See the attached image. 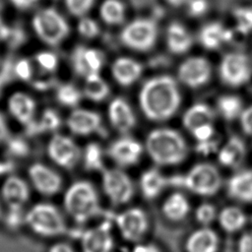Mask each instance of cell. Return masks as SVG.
<instances>
[{
    "mask_svg": "<svg viewBox=\"0 0 252 252\" xmlns=\"http://www.w3.org/2000/svg\"><path fill=\"white\" fill-rule=\"evenodd\" d=\"M140 107L145 116L153 121L171 118L181 103V94L175 80L166 75L148 80L139 94Z\"/></svg>",
    "mask_w": 252,
    "mask_h": 252,
    "instance_id": "1",
    "label": "cell"
},
{
    "mask_svg": "<svg viewBox=\"0 0 252 252\" xmlns=\"http://www.w3.org/2000/svg\"><path fill=\"white\" fill-rule=\"evenodd\" d=\"M150 158L158 165H174L182 162L188 154V146L182 135L170 128L152 131L146 140Z\"/></svg>",
    "mask_w": 252,
    "mask_h": 252,
    "instance_id": "2",
    "label": "cell"
},
{
    "mask_svg": "<svg viewBox=\"0 0 252 252\" xmlns=\"http://www.w3.org/2000/svg\"><path fill=\"white\" fill-rule=\"evenodd\" d=\"M63 206L75 222L85 223L95 217L100 210L98 193L92 182L77 180L66 189Z\"/></svg>",
    "mask_w": 252,
    "mask_h": 252,
    "instance_id": "3",
    "label": "cell"
},
{
    "mask_svg": "<svg viewBox=\"0 0 252 252\" xmlns=\"http://www.w3.org/2000/svg\"><path fill=\"white\" fill-rule=\"evenodd\" d=\"M25 222L30 229L41 237H55L67 230L65 219L60 210L51 203L34 204L25 214Z\"/></svg>",
    "mask_w": 252,
    "mask_h": 252,
    "instance_id": "4",
    "label": "cell"
},
{
    "mask_svg": "<svg viewBox=\"0 0 252 252\" xmlns=\"http://www.w3.org/2000/svg\"><path fill=\"white\" fill-rule=\"evenodd\" d=\"M36 36L50 46L59 45L69 34L70 28L64 17L53 8L36 12L32 21Z\"/></svg>",
    "mask_w": 252,
    "mask_h": 252,
    "instance_id": "5",
    "label": "cell"
},
{
    "mask_svg": "<svg viewBox=\"0 0 252 252\" xmlns=\"http://www.w3.org/2000/svg\"><path fill=\"white\" fill-rule=\"evenodd\" d=\"M158 26L148 18H138L126 24L120 32L122 43L137 51L151 49L158 38Z\"/></svg>",
    "mask_w": 252,
    "mask_h": 252,
    "instance_id": "6",
    "label": "cell"
},
{
    "mask_svg": "<svg viewBox=\"0 0 252 252\" xmlns=\"http://www.w3.org/2000/svg\"><path fill=\"white\" fill-rule=\"evenodd\" d=\"M221 177L211 163H198L183 176V186L201 196H213L220 188Z\"/></svg>",
    "mask_w": 252,
    "mask_h": 252,
    "instance_id": "7",
    "label": "cell"
},
{
    "mask_svg": "<svg viewBox=\"0 0 252 252\" xmlns=\"http://www.w3.org/2000/svg\"><path fill=\"white\" fill-rule=\"evenodd\" d=\"M101 184L104 194L113 205H124L134 195L133 181L127 173L119 168L103 169Z\"/></svg>",
    "mask_w": 252,
    "mask_h": 252,
    "instance_id": "8",
    "label": "cell"
},
{
    "mask_svg": "<svg viewBox=\"0 0 252 252\" xmlns=\"http://www.w3.org/2000/svg\"><path fill=\"white\" fill-rule=\"evenodd\" d=\"M46 152L48 158L64 169H73L82 158V151L75 140L60 133L49 139Z\"/></svg>",
    "mask_w": 252,
    "mask_h": 252,
    "instance_id": "9",
    "label": "cell"
},
{
    "mask_svg": "<svg viewBox=\"0 0 252 252\" xmlns=\"http://www.w3.org/2000/svg\"><path fill=\"white\" fill-rule=\"evenodd\" d=\"M221 81L230 87H240L247 83L252 75V67L249 58L242 52L226 53L219 67Z\"/></svg>",
    "mask_w": 252,
    "mask_h": 252,
    "instance_id": "10",
    "label": "cell"
},
{
    "mask_svg": "<svg viewBox=\"0 0 252 252\" xmlns=\"http://www.w3.org/2000/svg\"><path fill=\"white\" fill-rule=\"evenodd\" d=\"M28 175L32 187L43 196H54L63 187L61 175L44 163L33 162L31 164L28 168Z\"/></svg>",
    "mask_w": 252,
    "mask_h": 252,
    "instance_id": "11",
    "label": "cell"
},
{
    "mask_svg": "<svg viewBox=\"0 0 252 252\" xmlns=\"http://www.w3.org/2000/svg\"><path fill=\"white\" fill-rule=\"evenodd\" d=\"M177 76L185 86L192 89L201 88L209 83L212 76V67L206 58L192 56L179 65Z\"/></svg>",
    "mask_w": 252,
    "mask_h": 252,
    "instance_id": "12",
    "label": "cell"
},
{
    "mask_svg": "<svg viewBox=\"0 0 252 252\" xmlns=\"http://www.w3.org/2000/svg\"><path fill=\"white\" fill-rule=\"evenodd\" d=\"M116 225L127 241H139L149 228V220L145 212L139 208L128 209L115 218Z\"/></svg>",
    "mask_w": 252,
    "mask_h": 252,
    "instance_id": "13",
    "label": "cell"
},
{
    "mask_svg": "<svg viewBox=\"0 0 252 252\" xmlns=\"http://www.w3.org/2000/svg\"><path fill=\"white\" fill-rule=\"evenodd\" d=\"M71 64L74 72L85 79L100 73L104 64V55L96 48L80 45L71 55Z\"/></svg>",
    "mask_w": 252,
    "mask_h": 252,
    "instance_id": "14",
    "label": "cell"
},
{
    "mask_svg": "<svg viewBox=\"0 0 252 252\" xmlns=\"http://www.w3.org/2000/svg\"><path fill=\"white\" fill-rule=\"evenodd\" d=\"M101 116L94 110L87 108H74L66 118V126L69 131L80 137H87L101 129Z\"/></svg>",
    "mask_w": 252,
    "mask_h": 252,
    "instance_id": "15",
    "label": "cell"
},
{
    "mask_svg": "<svg viewBox=\"0 0 252 252\" xmlns=\"http://www.w3.org/2000/svg\"><path fill=\"white\" fill-rule=\"evenodd\" d=\"M30 197L31 189L25 179L12 174L5 178L1 186V198L9 210L21 211Z\"/></svg>",
    "mask_w": 252,
    "mask_h": 252,
    "instance_id": "16",
    "label": "cell"
},
{
    "mask_svg": "<svg viewBox=\"0 0 252 252\" xmlns=\"http://www.w3.org/2000/svg\"><path fill=\"white\" fill-rule=\"evenodd\" d=\"M142 153V145L135 139L127 136L113 141L107 150L108 157L119 166H130L137 163Z\"/></svg>",
    "mask_w": 252,
    "mask_h": 252,
    "instance_id": "17",
    "label": "cell"
},
{
    "mask_svg": "<svg viewBox=\"0 0 252 252\" xmlns=\"http://www.w3.org/2000/svg\"><path fill=\"white\" fill-rule=\"evenodd\" d=\"M82 252H111L113 238L109 222H102L85 230L81 235Z\"/></svg>",
    "mask_w": 252,
    "mask_h": 252,
    "instance_id": "18",
    "label": "cell"
},
{
    "mask_svg": "<svg viewBox=\"0 0 252 252\" xmlns=\"http://www.w3.org/2000/svg\"><path fill=\"white\" fill-rule=\"evenodd\" d=\"M10 115L20 124L29 127L33 121L36 112V101L25 92L13 93L7 100Z\"/></svg>",
    "mask_w": 252,
    "mask_h": 252,
    "instance_id": "19",
    "label": "cell"
},
{
    "mask_svg": "<svg viewBox=\"0 0 252 252\" xmlns=\"http://www.w3.org/2000/svg\"><path fill=\"white\" fill-rule=\"evenodd\" d=\"M107 115L111 126L118 132L125 134L136 125V116L131 105L123 97L113 98L107 109Z\"/></svg>",
    "mask_w": 252,
    "mask_h": 252,
    "instance_id": "20",
    "label": "cell"
},
{
    "mask_svg": "<svg viewBox=\"0 0 252 252\" xmlns=\"http://www.w3.org/2000/svg\"><path fill=\"white\" fill-rule=\"evenodd\" d=\"M142 72V64L130 57H118L111 65L112 77L122 87L133 85L141 77Z\"/></svg>",
    "mask_w": 252,
    "mask_h": 252,
    "instance_id": "21",
    "label": "cell"
},
{
    "mask_svg": "<svg viewBox=\"0 0 252 252\" xmlns=\"http://www.w3.org/2000/svg\"><path fill=\"white\" fill-rule=\"evenodd\" d=\"M165 38L169 51L174 54L187 52L193 44V37L190 32L184 25L178 22H172L168 25Z\"/></svg>",
    "mask_w": 252,
    "mask_h": 252,
    "instance_id": "22",
    "label": "cell"
},
{
    "mask_svg": "<svg viewBox=\"0 0 252 252\" xmlns=\"http://www.w3.org/2000/svg\"><path fill=\"white\" fill-rule=\"evenodd\" d=\"M200 43L209 50H216L230 39V32L219 22H211L199 32Z\"/></svg>",
    "mask_w": 252,
    "mask_h": 252,
    "instance_id": "23",
    "label": "cell"
},
{
    "mask_svg": "<svg viewBox=\"0 0 252 252\" xmlns=\"http://www.w3.org/2000/svg\"><path fill=\"white\" fill-rule=\"evenodd\" d=\"M220 245L218 234L211 228L203 227L194 231L187 239L186 252H217Z\"/></svg>",
    "mask_w": 252,
    "mask_h": 252,
    "instance_id": "24",
    "label": "cell"
},
{
    "mask_svg": "<svg viewBox=\"0 0 252 252\" xmlns=\"http://www.w3.org/2000/svg\"><path fill=\"white\" fill-rule=\"evenodd\" d=\"M228 195L240 202H252V170H243L233 175L227 182Z\"/></svg>",
    "mask_w": 252,
    "mask_h": 252,
    "instance_id": "25",
    "label": "cell"
},
{
    "mask_svg": "<svg viewBox=\"0 0 252 252\" xmlns=\"http://www.w3.org/2000/svg\"><path fill=\"white\" fill-rule=\"evenodd\" d=\"M246 156L244 142L237 136H232L219 152V161L227 167H236L242 163Z\"/></svg>",
    "mask_w": 252,
    "mask_h": 252,
    "instance_id": "26",
    "label": "cell"
},
{
    "mask_svg": "<svg viewBox=\"0 0 252 252\" xmlns=\"http://www.w3.org/2000/svg\"><path fill=\"white\" fill-rule=\"evenodd\" d=\"M213 119L214 111L208 104L196 103L185 111L182 123L186 129L192 132L202 125L212 124Z\"/></svg>",
    "mask_w": 252,
    "mask_h": 252,
    "instance_id": "27",
    "label": "cell"
},
{
    "mask_svg": "<svg viewBox=\"0 0 252 252\" xmlns=\"http://www.w3.org/2000/svg\"><path fill=\"white\" fill-rule=\"evenodd\" d=\"M167 185L168 179L156 168H151L145 171L140 179L142 193L147 199L158 197Z\"/></svg>",
    "mask_w": 252,
    "mask_h": 252,
    "instance_id": "28",
    "label": "cell"
},
{
    "mask_svg": "<svg viewBox=\"0 0 252 252\" xmlns=\"http://www.w3.org/2000/svg\"><path fill=\"white\" fill-rule=\"evenodd\" d=\"M82 92L88 99L94 102H101L109 95L110 88L100 74H94L85 78Z\"/></svg>",
    "mask_w": 252,
    "mask_h": 252,
    "instance_id": "29",
    "label": "cell"
},
{
    "mask_svg": "<svg viewBox=\"0 0 252 252\" xmlns=\"http://www.w3.org/2000/svg\"><path fill=\"white\" fill-rule=\"evenodd\" d=\"M190 211V205L187 198L181 193H173L162 205L164 216L173 221L182 220Z\"/></svg>",
    "mask_w": 252,
    "mask_h": 252,
    "instance_id": "30",
    "label": "cell"
},
{
    "mask_svg": "<svg viewBox=\"0 0 252 252\" xmlns=\"http://www.w3.org/2000/svg\"><path fill=\"white\" fill-rule=\"evenodd\" d=\"M219 222L226 232H235L246 223V216L237 207H226L219 215Z\"/></svg>",
    "mask_w": 252,
    "mask_h": 252,
    "instance_id": "31",
    "label": "cell"
},
{
    "mask_svg": "<svg viewBox=\"0 0 252 252\" xmlns=\"http://www.w3.org/2000/svg\"><path fill=\"white\" fill-rule=\"evenodd\" d=\"M125 13V6L120 0H104L99 7L100 18L112 26L123 23Z\"/></svg>",
    "mask_w": 252,
    "mask_h": 252,
    "instance_id": "32",
    "label": "cell"
},
{
    "mask_svg": "<svg viewBox=\"0 0 252 252\" xmlns=\"http://www.w3.org/2000/svg\"><path fill=\"white\" fill-rule=\"evenodd\" d=\"M83 164L86 170H103V151L99 144L91 142L82 152Z\"/></svg>",
    "mask_w": 252,
    "mask_h": 252,
    "instance_id": "33",
    "label": "cell"
},
{
    "mask_svg": "<svg viewBox=\"0 0 252 252\" xmlns=\"http://www.w3.org/2000/svg\"><path fill=\"white\" fill-rule=\"evenodd\" d=\"M56 99L57 101L66 107L76 108L81 102L84 94L83 92L71 83L60 84L56 88Z\"/></svg>",
    "mask_w": 252,
    "mask_h": 252,
    "instance_id": "34",
    "label": "cell"
},
{
    "mask_svg": "<svg viewBox=\"0 0 252 252\" xmlns=\"http://www.w3.org/2000/svg\"><path fill=\"white\" fill-rule=\"evenodd\" d=\"M218 109L222 117L226 120H233L240 117L243 107L242 101L239 96L232 94H225L220 96L218 99Z\"/></svg>",
    "mask_w": 252,
    "mask_h": 252,
    "instance_id": "35",
    "label": "cell"
},
{
    "mask_svg": "<svg viewBox=\"0 0 252 252\" xmlns=\"http://www.w3.org/2000/svg\"><path fill=\"white\" fill-rule=\"evenodd\" d=\"M61 117L57 111L51 108H46L42 111L38 121H33L29 127H32L35 133H46L57 130L61 125Z\"/></svg>",
    "mask_w": 252,
    "mask_h": 252,
    "instance_id": "36",
    "label": "cell"
},
{
    "mask_svg": "<svg viewBox=\"0 0 252 252\" xmlns=\"http://www.w3.org/2000/svg\"><path fill=\"white\" fill-rule=\"evenodd\" d=\"M77 30L79 33L86 38H94L99 32L97 23L90 17H82L78 23Z\"/></svg>",
    "mask_w": 252,
    "mask_h": 252,
    "instance_id": "37",
    "label": "cell"
},
{
    "mask_svg": "<svg viewBox=\"0 0 252 252\" xmlns=\"http://www.w3.org/2000/svg\"><path fill=\"white\" fill-rule=\"evenodd\" d=\"M35 61L37 63L38 67L46 73H52L58 67L57 56L54 53L49 52V51L39 52L35 56Z\"/></svg>",
    "mask_w": 252,
    "mask_h": 252,
    "instance_id": "38",
    "label": "cell"
},
{
    "mask_svg": "<svg viewBox=\"0 0 252 252\" xmlns=\"http://www.w3.org/2000/svg\"><path fill=\"white\" fill-rule=\"evenodd\" d=\"M236 25L243 32L252 31V7L238 8L234 14Z\"/></svg>",
    "mask_w": 252,
    "mask_h": 252,
    "instance_id": "39",
    "label": "cell"
},
{
    "mask_svg": "<svg viewBox=\"0 0 252 252\" xmlns=\"http://www.w3.org/2000/svg\"><path fill=\"white\" fill-rule=\"evenodd\" d=\"M94 0H65L68 11L77 17H84L93 7Z\"/></svg>",
    "mask_w": 252,
    "mask_h": 252,
    "instance_id": "40",
    "label": "cell"
},
{
    "mask_svg": "<svg viewBox=\"0 0 252 252\" xmlns=\"http://www.w3.org/2000/svg\"><path fill=\"white\" fill-rule=\"evenodd\" d=\"M195 217L200 223L210 224L217 217L216 207L210 203H204L197 208Z\"/></svg>",
    "mask_w": 252,
    "mask_h": 252,
    "instance_id": "41",
    "label": "cell"
},
{
    "mask_svg": "<svg viewBox=\"0 0 252 252\" xmlns=\"http://www.w3.org/2000/svg\"><path fill=\"white\" fill-rule=\"evenodd\" d=\"M185 5L187 8V13L194 18L205 15L210 7L208 0H188Z\"/></svg>",
    "mask_w": 252,
    "mask_h": 252,
    "instance_id": "42",
    "label": "cell"
},
{
    "mask_svg": "<svg viewBox=\"0 0 252 252\" xmlns=\"http://www.w3.org/2000/svg\"><path fill=\"white\" fill-rule=\"evenodd\" d=\"M214 133H215V130L212 124L202 125L192 131V134L194 138L198 141V143L210 141L214 136Z\"/></svg>",
    "mask_w": 252,
    "mask_h": 252,
    "instance_id": "43",
    "label": "cell"
},
{
    "mask_svg": "<svg viewBox=\"0 0 252 252\" xmlns=\"http://www.w3.org/2000/svg\"><path fill=\"white\" fill-rule=\"evenodd\" d=\"M15 75L23 80L30 81L32 75V68L28 60H20L15 67Z\"/></svg>",
    "mask_w": 252,
    "mask_h": 252,
    "instance_id": "44",
    "label": "cell"
},
{
    "mask_svg": "<svg viewBox=\"0 0 252 252\" xmlns=\"http://www.w3.org/2000/svg\"><path fill=\"white\" fill-rule=\"evenodd\" d=\"M240 124L245 134L252 136V105L243 109L240 115Z\"/></svg>",
    "mask_w": 252,
    "mask_h": 252,
    "instance_id": "45",
    "label": "cell"
},
{
    "mask_svg": "<svg viewBox=\"0 0 252 252\" xmlns=\"http://www.w3.org/2000/svg\"><path fill=\"white\" fill-rule=\"evenodd\" d=\"M238 252H252V231L245 232L241 235L238 246H237Z\"/></svg>",
    "mask_w": 252,
    "mask_h": 252,
    "instance_id": "46",
    "label": "cell"
},
{
    "mask_svg": "<svg viewBox=\"0 0 252 252\" xmlns=\"http://www.w3.org/2000/svg\"><path fill=\"white\" fill-rule=\"evenodd\" d=\"M48 252H75V250L66 242H56L50 246Z\"/></svg>",
    "mask_w": 252,
    "mask_h": 252,
    "instance_id": "47",
    "label": "cell"
},
{
    "mask_svg": "<svg viewBox=\"0 0 252 252\" xmlns=\"http://www.w3.org/2000/svg\"><path fill=\"white\" fill-rule=\"evenodd\" d=\"M9 128L5 116L0 112V144L8 139Z\"/></svg>",
    "mask_w": 252,
    "mask_h": 252,
    "instance_id": "48",
    "label": "cell"
},
{
    "mask_svg": "<svg viewBox=\"0 0 252 252\" xmlns=\"http://www.w3.org/2000/svg\"><path fill=\"white\" fill-rule=\"evenodd\" d=\"M132 252H160V250L153 244H139L134 247Z\"/></svg>",
    "mask_w": 252,
    "mask_h": 252,
    "instance_id": "49",
    "label": "cell"
},
{
    "mask_svg": "<svg viewBox=\"0 0 252 252\" xmlns=\"http://www.w3.org/2000/svg\"><path fill=\"white\" fill-rule=\"evenodd\" d=\"M10 1L16 7L21 8V9H26V8L32 7V5H34L39 0H10Z\"/></svg>",
    "mask_w": 252,
    "mask_h": 252,
    "instance_id": "50",
    "label": "cell"
},
{
    "mask_svg": "<svg viewBox=\"0 0 252 252\" xmlns=\"http://www.w3.org/2000/svg\"><path fill=\"white\" fill-rule=\"evenodd\" d=\"M13 169V163L10 161H2L0 160V177L2 175L8 174Z\"/></svg>",
    "mask_w": 252,
    "mask_h": 252,
    "instance_id": "51",
    "label": "cell"
},
{
    "mask_svg": "<svg viewBox=\"0 0 252 252\" xmlns=\"http://www.w3.org/2000/svg\"><path fill=\"white\" fill-rule=\"evenodd\" d=\"M168 4H170L171 6H174V7H179L181 5H185L186 2L188 0H165Z\"/></svg>",
    "mask_w": 252,
    "mask_h": 252,
    "instance_id": "52",
    "label": "cell"
},
{
    "mask_svg": "<svg viewBox=\"0 0 252 252\" xmlns=\"http://www.w3.org/2000/svg\"><path fill=\"white\" fill-rule=\"evenodd\" d=\"M3 81L0 79V95H1V93H2V89H3Z\"/></svg>",
    "mask_w": 252,
    "mask_h": 252,
    "instance_id": "53",
    "label": "cell"
},
{
    "mask_svg": "<svg viewBox=\"0 0 252 252\" xmlns=\"http://www.w3.org/2000/svg\"><path fill=\"white\" fill-rule=\"evenodd\" d=\"M1 11H2V4H1V1H0V17H1Z\"/></svg>",
    "mask_w": 252,
    "mask_h": 252,
    "instance_id": "54",
    "label": "cell"
}]
</instances>
